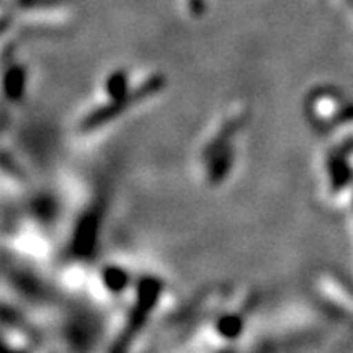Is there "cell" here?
<instances>
[{
    "label": "cell",
    "instance_id": "6da1fadb",
    "mask_svg": "<svg viewBox=\"0 0 353 353\" xmlns=\"http://www.w3.org/2000/svg\"><path fill=\"white\" fill-rule=\"evenodd\" d=\"M162 85V77H151L148 82L143 83L139 88H136V90H132L128 94L126 97H123V99H118V100H112V103L105 105L103 108H99L95 110L94 113H90L85 120L82 121L81 125V130L83 131H88V130H94L97 126H101L103 123H108L110 120H113L117 114H120L121 112H125V110L130 107V103H134V101H139L145 99V97L156 94V92L161 88Z\"/></svg>",
    "mask_w": 353,
    "mask_h": 353
},
{
    "label": "cell",
    "instance_id": "7a4b0ae2",
    "mask_svg": "<svg viewBox=\"0 0 353 353\" xmlns=\"http://www.w3.org/2000/svg\"><path fill=\"white\" fill-rule=\"evenodd\" d=\"M101 275H103L101 278H103V285L107 286V290L113 291V293L125 290V286L128 283V275L126 272L121 270V268L108 267L105 268Z\"/></svg>",
    "mask_w": 353,
    "mask_h": 353
},
{
    "label": "cell",
    "instance_id": "3957f363",
    "mask_svg": "<svg viewBox=\"0 0 353 353\" xmlns=\"http://www.w3.org/2000/svg\"><path fill=\"white\" fill-rule=\"evenodd\" d=\"M107 92L112 100H118L126 97L128 92V81L126 76L123 72H114L107 79Z\"/></svg>",
    "mask_w": 353,
    "mask_h": 353
},
{
    "label": "cell",
    "instance_id": "277c9868",
    "mask_svg": "<svg viewBox=\"0 0 353 353\" xmlns=\"http://www.w3.org/2000/svg\"><path fill=\"white\" fill-rule=\"evenodd\" d=\"M25 83V76L19 68H12L10 72L6 76V92L10 99H19L21 95V90H23Z\"/></svg>",
    "mask_w": 353,
    "mask_h": 353
},
{
    "label": "cell",
    "instance_id": "5b68a950",
    "mask_svg": "<svg viewBox=\"0 0 353 353\" xmlns=\"http://www.w3.org/2000/svg\"><path fill=\"white\" fill-rule=\"evenodd\" d=\"M218 330L219 334L226 339L237 337L242 330V321L237 316H224L223 319L219 321Z\"/></svg>",
    "mask_w": 353,
    "mask_h": 353
}]
</instances>
